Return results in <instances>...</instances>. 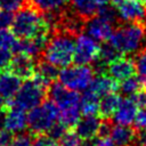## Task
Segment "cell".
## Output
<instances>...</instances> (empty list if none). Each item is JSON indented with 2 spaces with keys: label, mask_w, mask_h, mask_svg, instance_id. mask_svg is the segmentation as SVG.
<instances>
[{
  "label": "cell",
  "mask_w": 146,
  "mask_h": 146,
  "mask_svg": "<svg viewBox=\"0 0 146 146\" xmlns=\"http://www.w3.org/2000/svg\"><path fill=\"white\" fill-rule=\"evenodd\" d=\"M47 95L58 107L59 121L66 128L74 127L81 116V96L78 91L64 87L60 82H52L48 87Z\"/></svg>",
  "instance_id": "cell-1"
},
{
  "label": "cell",
  "mask_w": 146,
  "mask_h": 146,
  "mask_svg": "<svg viewBox=\"0 0 146 146\" xmlns=\"http://www.w3.org/2000/svg\"><path fill=\"white\" fill-rule=\"evenodd\" d=\"M11 32L18 39H30L40 35H49L52 26L48 23L44 15L32 6H25L17 11L13 18Z\"/></svg>",
  "instance_id": "cell-2"
},
{
  "label": "cell",
  "mask_w": 146,
  "mask_h": 146,
  "mask_svg": "<svg viewBox=\"0 0 146 146\" xmlns=\"http://www.w3.org/2000/svg\"><path fill=\"white\" fill-rule=\"evenodd\" d=\"M74 39L73 33L66 30L50 34L42 51V59L57 67L71 65L74 58Z\"/></svg>",
  "instance_id": "cell-3"
},
{
  "label": "cell",
  "mask_w": 146,
  "mask_h": 146,
  "mask_svg": "<svg viewBox=\"0 0 146 146\" xmlns=\"http://www.w3.org/2000/svg\"><path fill=\"white\" fill-rule=\"evenodd\" d=\"M108 41L119 54H137L146 44V29L139 23H127L115 29Z\"/></svg>",
  "instance_id": "cell-4"
},
{
  "label": "cell",
  "mask_w": 146,
  "mask_h": 146,
  "mask_svg": "<svg viewBox=\"0 0 146 146\" xmlns=\"http://www.w3.org/2000/svg\"><path fill=\"white\" fill-rule=\"evenodd\" d=\"M59 120V111L52 100H43L40 105L30 110L27 114V127L34 136L46 135L48 130Z\"/></svg>",
  "instance_id": "cell-5"
},
{
  "label": "cell",
  "mask_w": 146,
  "mask_h": 146,
  "mask_svg": "<svg viewBox=\"0 0 146 146\" xmlns=\"http://www.w3.org/2000/svg\"><path fill=\"white\" fill-rule=\"evenodd\" d=\"M47 96V87L43 86L34 76L26 79L19 87L15 97L10 100V105L23 111H30L40 105Z\"/></svg>",
  "instance_id": "cell-6"
},
{
  "label": "cell",
  "mask_w": 146,
  "mask_h": 146,
  "mask_svg": "<svg viewBox=\"0 0 146 146\" xmlns=\"http://www.w3.org/2000/svg\"><path fill=\"white\" fill-rule=\"evenodd\" d=\"M94 78V68L89 65L75 64L63 67L58 74L59 82L74 91H84Z\"/></svg>",
  "instance_id": "cell-7"
},
{
  "label": "cell",
  "mask_w": 146,
  "mask_h": 146,
  "mask_svg": "<svg viewBox=\"0 0 146 146\" xmlns=\"http://www.w3.org/2000/svg\"><path fill=\"white\" fill-rule=\"evenodd\" d=\"M98 41L89 36L87 33H78L74 39V58L75 64L89 65L96 62L99 51Z\"/></svg>",
  "instance_id": "cell-8"
},
{
  "label": "cell",
  "mask_w": 146,
  "mask_h": 146,
  "mask_svg": "<svg viewBox=\"0 0 146 146\" xmlns=\"http://www.w3.org/2000/svg\"><path fill=\"white\" fill-rule=\"evenodd\" d=\"M117 17L125 23L146 21V7L140 0H112Z\"/></svg>",
  "instance_id": "cell-9"
},
{
  "label": "cell",
  "mask_w": 146,
  "mask_h": 146,
  "mask_svg": "<svg viewBox=\"0 0 146 146\" xmlns=\"http://www.w3.org/2000/svg\"><path fill=\"white\" fill-rule=\"evenodd\" d=\"M84 30L86 33L96 41L110 40L114 31L113 23L98 15H94L92 17L87 19V22L84 23Z\"/></svg>",
  "instance_id": "cell-10"
},
{
  "label": "cell",
  "mask_w": 146,
  "mask_h": 146,
  "mask_svg": "<svg viewBox=\"0 0 146 146\" xmlns=\"http://www.w3.org/2000/svg\"><path fill=\"white\" fill-rule=\"evenodd\" d=\"M137 112L138 105L136 104L133 98H124L120 100L116 110L112 115V119L115 124L131 125L132 123H135Z\"/></svg>",
  "instance_id": "cell-11"
},
{
  "label": "cell",
  "mask_w": 146,
  "mask_h": 146,
  "mask_svg": "<svg viewBox=\"0 0 146 146\" xmlns=\"http://www.w3.org/2000/svg\"><path fill=\"white\" fill-rule=\"evenodd\" d=\"M35 68L36 64L34 62V58L24 54H16L15 56H13V59L8 67L11 73L23 80L32 78L35 73Z\"/></svg>",
  "instance_id": "cell-12"
},
{
  "label": "cell",
  "mask_w": 146,
  "mask_h": 146,
  "mask_svg": "<svg viewBox=\"0 0 146 146\" xmlns=\"http://www.w3.org/2000/svg\"><path fill=\"white\" fill-rule=\"evenodd\" d=\"M107 71L111 78H113L115 81H122L131 75H133L136 67L135 62L129 57L117 56L115 59H113L108 66Z\"/></svg>",
  "instance_id": "cell-13"
},
{
  "label": "cell",
  "mask_w": 146,
  "mask_h": 146,
  "mask_svg": "<svg viewBox=\"0 0 146 146\" xmlns=\"http://www.w3.org/2000/svg\"><path fill=\"white\" fill-rule=\"evenodd\" d=\"M100 120L96 115H84L83 117H80V120L76 122L75 127V133L82 139L90 141L92 140L99 131L100 127Z\"/></svg>",
  "instance_id": "cell-14"
},
{
  "label": "cell",
  "mask_w": 146,
  "mask_h": 146,
  "mask_svg": "<svg viewBox=\"0 0 146 146\" xmlns=\"http://www.w3.org/2000/svg\"><path fill=\"white\" fill-rule=\"evenodd\" d=\"M26 125L27 115L25 114V111L10 105V107L6 110L5 129L11 133H19L25 130Z\"/></svg>",
  "instance_id": "cell-15"
},
{
  "label": "cell",
  "mask_w": 146,
  "mask_h": 146,
  "mask_svg": "<svg viewBox=\"0 0 146 146\" xmlns=\"http://www.w3.org/2000/svg\"><path fill=\"white\" fill-rule=\"evenodd\" d=\"M22 84V79L10 71L0 72V96L6 100H11Z\"/></svg>",
  "instance_id": "cell-16"
},
{
  "label": "cell",
  "mask_w": 146,
  "mask_h": 146,
  "mask_svg": "<svg viewBox=\"0 0 146 146\" xmlns=\"http://www.w3.org/2000/svg\"><path fill=\"white\" fill-rule=\"evenodd\" d=\"M117 86L113 78L105 74H98L97 76H94L89 87L87 88L92 94H95L97 97H103L107 94L114 92L116 90Z\"/></svg>",
  "instance_id": "cell-17"
},
{
  "label": "cell",
  "mask_w": 146,
  "mask_h": 146,
  "mask_svg": "<svg viewBox=\"0 0 146 146\" xmlns=\"http://www.w3.org/2000/svg\"><path fill=\"white\" fill-rule=\"evenodd\" d=\"M110 137L115 146H130L136 139V133L130 125L115 124L111 128Z\"/></svg>",
  "instance_id": "cell-18"
},
{
  "label": "cell",
  "mask_w": 146,
  "mask_h": 146,
  "mask_svg": "<svg viewBox=\"0 0 146 146\" xmlns=\"http://www.w3.org/2000/svg\"><path fill=\"white\" fill-rule=\"evenodd\" d=\"M75 15L80 18H90L97 14L99 6L95 0H71Z\"/></svg>",
  "instance_id": "cell-19"
},
{
  "label": "cell",
  "mask_w": 146,
  "mask_h": 146,
  "mask_svg": "<svg viewBox=\"0 0 146 146\" xmlns=\"http://www.w3.org/2000/svg\"><path fill=\"white\" fill-rule=\"evenodd\" d=\"M99 97L92 94L90 90L86 89L81 96L80 108L83 115H96L99 112Z\"/></svg>",
  "instance_id": "cell-20"
},
{
  "label": "cell",
  "mask_w": 146,
  "mask_h": 146,
  "mask_svg": "<svg viewBox=\"0 0 146 146\" xmlns=\"http://www.w3.org/2000/svg\"><path fill=\"white\" fill-rule=\"evenodd\" d=\"M31 6L43 14H59L66 0H29Z\"/></svg>",
  "instance_id": "cell-21"
},
{
  "label": "cell",
  "mask_w": 146,
  "mask_h": 146,
  "mask_svg": "<svg viewBox=\"0 0 146 146\" xmlns=\"http://www.w3.org/2000/svg\"><path fill=\"white\" fill-rule=\"evenodd\" d=\"M120 100H121L120 96L116 95L115 92H111V94H107V95L100 97V99H99V113L104 117L112 116L114 111L116 110Z\"/></svg>",
  "instance_id": "cell-22"
},
{
  "label": "cell",
  "mask_w": 146,
  "mask_h": 146,
  "mask_svg": "<svg viewBox=\"0 0 146 146\" xmlns=\"http://www.w3.org/2000/svg\"><path fill=\"white\" fill-rule=\"evenodd\" d=\"M35 73L39 74L40 76H42L48 83H52L54 80H56L58 78V74H59V71H58V67L46 62L44 59H42V62H40L38 65H36V68H35Z\"/></svg>",
  "instance_id": "cell-23"
},
{
  "label": "cell",
  "mask_w": 146,
  "mask_h": 146,
  "mask_svg": "<svg viewBox=\"0 0 146 146\" xmlns=\"http://www.w3.org/2000/svg\"><path fill=\"white\" fill-rule=\"evenodd\" d=\"M119 56L117 50L108 42V43H104L103 46L99 47V51H98V57H97V63L99 67L105 66L106 64L108 65L113 59H115Z\"/></svg>",
  "instance_id": "cell-24"
},
{
  "label": "cell",
  "mask_w": 146,
  "mask_h": 146,
  "mask_svg": "<svg viewBox=\"0 0 146 146\" xmlns=\"http://www.w3.org/2000/svg\"><path fill=\"white\" fill-rule=\"evenodd\" d=\"M141 87H143V83H141L140 79L138 76L131 75L121 81L120 90L125 96H135L137 92H139L141 90Z\"/></svg>",
  "instance_id": "cell-25"
},
{
  "label": "cell",
  "mask_w": 146,
  "mask_h": 146,
  "mask_svg": "<svg viewBox=\"0 0 146 146\" xmlns=\"http://www.w3.org/2000/svg\"><path fill=\"white\" fill-rule=\"evenodd\" d=\"M135 67L141 83L146 86V48L137 52V56L135 59Z\"/></svg>",
  "instance_id": "cell-26"
},
{
  "label": "cell",
  "mask_w": 146,
  "mask_h": 146,
  "mask_svg": "<svg viewBox=\"0 0 146 146\" xmlns=\"http://www.w3.org/2000/svg\"><path fill=\"white\" fill-rule=\"evenodd\" d=\"M17 41L16 35L8 31V29L0 30V48H7L13 51V48Z\"/></svg>",
  "instance_id": "cell-27"
},
{
  "label": "cell",
  "mask_w": 146,
  "mask_h": 146,
  "mask_svg": "<svg viewBox=\"0 0 146 146\" xmlns=\"http://www.w3.org/2000/svg\"><path fill=\"white\" fill-rule=\"evenodd\" d=\"M33 133L32 132H25V133H17L15 137H13L11 141L8 146H32L33 144Z\"/></svg>",
  "instance_id": "cell-28"
},
{
  "label": "cell",
  "mask_w": 146,
  "mask_h": 146,
  "mask_svg": "<svg viewBox=\"0 0 146 146\" xmlns=\"http://www.w3.org/2000/svg\"><path fill=\"white\" fill-rule=\"evenodd\" d=\"M27 0H0V9L14 13L25 7Z\"/></svg>",
  "instance_id": "cell-29"
},
{
  "label": "cell",
  "mask_w": 146,
  "mask_h": 146,
  "mask_svg": "<svg viewBox=\"0 0 146 146\" xmlns=\"http://www.w3.org/2000/svg\"><path fill=\"white\" fill-rule=\"evenodd\" d=\"M67 129L68 128H66L62 122H56L49 130H48V132L46 133L48 137H50L51 139H54V140H56V141H59L60 139H62V137L67 132Z\"/></svg>",
  "instance_id": "cell-30"
},
{
  "label": "cell",
  "mask_w": 146,
  "mask_h": 146,
  "mask_svg": "<svg viewBox=\"0 0 146 146\" xmlns=\"http://www.w3.org/2000/svg\"><path fill=\"white\" fill-rule=\"evenodd\" d=\"M82 139L75 133L67 131L59 140V146H82Z\"/></svg>",
  "instance_id": "cell-31"
},
{
  "label": "cell",
  "mask_w": 146,
  "mask_h": 146,
  "mask_svg": "<svg viewBox=\"0 0 146 146\" xmlns=\"http://www.w3.org/2000/svg\"><path fill=\"white\" fill-rule=\"evenodd\" d=\"M97 15L103 17V18H105V19H107V21H110V22H112V23H114L116 17H117L115 8L114 7H110L107 5L100 7L98 9V11H97Z\"/></svg>",
  "instance_id": "cell-32"
},
{
  "label": "cell",
  "mask_w": 146,
  "mask_h": 146,
  "mask_svg": "<svg viewBox=\"0 0 146 146\" xmlns=\"http://www.w3.org/2000/svg\"><path fill=\"white\" fill-rule=\"evenodd\" d=\"M13 51L7 48H0V71L8 70L13 59Z\"/></svg>",
  "instance_id": "cell-33"
},
{
  "label": "cell",
  "mask_w": 146,
  "mask_h": 146,
  "mask_svg": "<svg viewBox=\"0 0 146 146\" xmlns=\"http://www.w3.org/2000/svg\"><path fill=\"white\" fill-rule=\"evenodd\" d=\"M135 125L140 131H146V105L141 106L140 110L137 112L136 120H135Z\"/></svg>",
  "instance_id": "cell-34"
},
{
  "label": "cell",
  "mask_w": 146,
  "mask_h": 146,
  "mask_svg": "<svg viewBox=\"0 0 146 146\" xmlns=\"http://www.w3.org/2000/svg\"><path fill=\"white\" fill-rule=\"evenodd\" d=\"M32 146H59V144L47 135H39L34 138Z\"/></svg>",
  "instance_id": "cell-35"
},
{
  "label": "cell",
  "mask_w": 146,
  "mask_h": 146,
  "mask_svg": "<svg viewBox=\"0 0 146 146\" xmlns=\"http://www.w3.org/2000/svg\"><path fill=\"white\" fill-rule=\"evenodd\" d=\"M13 18L14 16L11 15L10 11L0 9V30L8 29L13 23Z\"/></svg>",
  "instance_id": "cell-36"
},
{
  "label": "cell",
  "mask_w": 146,
  "mask_h": 146,
  "mask_svg": "<svg viewBox=\"0 0 146 146\" xmlns=\"http://www.w3.org/2000/svg\"><path fill=\"white\" fill-rule=\"evenodd\" d=\"M91 141V146H115L110 136H99L98 138H94Z\"/></svg>",
  "instance_id": "cell-37"
},
{
  "label": "cell",
  "mask_w": 146,
  "mask_h": 146,
  "mask_svg": "<svg viewBox=\"0 0 146 146\" xmlns=\"http://www.w3.org/2000/svg\"><path fill=\"white\" fill-rule=\"evenodd\" d=\"M11 139H13L11 132H9L6 129L0 130V146H8Z\"/></svg>",
  "instance_id": "cell-38"
},
{
  "label": "cell",
  "mask_w": 146,
  "mask_h": 146,
  "mask_svg": "<svg viewBox=\"0 0 146 146\" xmlns=\"http://www.w3.org/2000/svg\"><path fill=\"white\" fill-rule=\"evenodd\" d=\"M132 98L138 106H140V107L145 106L146 105V90H140L135 96H132Z\"/></svg>",
  "instance_id": "cell-39"
},
{
  "label": "cell",
  "mask_w": 146,
  "mask_h": 146,
  "mask_svg": "<svg viewBox=\"0 0 146 146\" xmlns=\"http://www.w3.org/2000/svg\"><path fill=\"white\" fill-rule=\"evenodd\" d=\"M136 146H146V131H141L135 139Z\"/></svg>",
  "instance_id": "cell-40"
},
{
  "label": "cell",
  "mask_w": 146,
  "mask_h": 146,
  "mask_svg": "<svg viewBox=\"0 0 146 146\" xmlns=\"http://www.w3.org/2000/svg\"><path fill=\"white\" fill-rule=\"evenodd\" d=\"M5 117H6V108L0 110V130L5 129Z\"/></svg>",
  "instance_id": "cell-41"
},
{
  "label": "cell",
  "mask_w": 146,
  "mask_h": 146,
  "mask_svg": "<svg viewBox=\"0 0 146 146\" xmlns=\"http://www.w3.org/2000/svg\"><path fill=\"white\" fill-rule=\"evenodd\" d=\"M96 2H97V5L99 6V8L100 7H103V6H105V5H108L112 0H95Z\"/></svg>",
  "instance_id": "cell-42"
},
{
  "label": "cell",
  "mask_w": 146,
  "mask_h": 146,
  "mask_svg": "<svg viewBox=\"0 0 146 146\" xmlns=\"http://www.w3.org/2000/svg\"><path fill=\"white\" fill-rule=\"evenodd\" d=\"M5 108H6V99L0 96V110H5Z\"/></svg>",
  "instance_id": "cell-43"
},
{
  "label": "cell",
  "mask_w": 146,
  "mask_h": 146,
  "mask_svg": "<svg viewBox=\"0 0 146 146\" xmlns=\"http://www.w3.org/2000/svg\"><path fill=\"white\" fill-rule=\"evenodd\" d=\"M140 1H143L144 3H146V0H140Z\"/></svg>",
  "instance_id": "cell-44"
}]
</instances>
